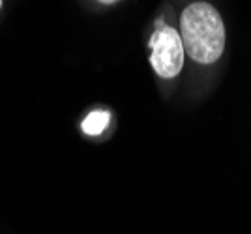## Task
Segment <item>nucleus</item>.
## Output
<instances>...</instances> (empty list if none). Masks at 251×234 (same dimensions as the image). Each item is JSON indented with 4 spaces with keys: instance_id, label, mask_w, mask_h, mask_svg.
Segmentation results:
<instances>
[{
    "instance_id": "f257e3e1",
    "label": "nucleus",
    "mask_w": 251,
    "mask_h": 234,
    "mask_svg": "<svg viewBox=\"0 0 251 234\" xmlns=\"http://www.w3.org/2000/svg\"><path fill=\"white\" fill-rule=\"evenodd\" d=\"M184 51L199 64H214L225 51V24L220 11L208 2H193L180 15Z\"/></svg>"
},
{
    "instance_id": "f03ea898",
    "label": "nucleus",
    "mask_w": 251,
    "mask_h": 234,
    "mask_svg": "<svg viewBox=\"0 0 251 234\" xmlns=\"http://www.w3.org/2000/svg\"><path fill=\"white\" fill-rule=\"evenodd\" d=\"M184 43L173 26L157 23V30L150 38V64L161 79H175L184 66Z\"/></svg>"
},
{
    "instance_id": "7ed1b4c3",
    "label": "nucleus",
    "mask_w": 251,
    "mask_h": 234,
    "mask_svg": "<svg viewBox=\"0 0 251 234\" xmlns=\"http://www.w3.org/2000/svg\"><path fill=\"white\" fill-rule=\"evenodd\" d=\"M111 115L107 111H94L83 120V131L86 135H100L109 126Z\"/></svg>"
},
{
    "instance_id": "20e7f679",
    "label": "nucleus",
    "mask_w": 251,
    "mask_h": 234,
    "mask_svg": "<svg viewBox=\"0 0 251 234\" xmlns=\"http://www.w3.org/2000/svg\"><path fill=\"white\" fill-rule=\"evenodd\" d=\"M98 2H101V4H116V2H120V0H98Z\"/></svg>"
},
{
    "instance_id": "39448f33",
    "label": "nucleus",
    "mask_w": 251,
    "mask_h": 234,
    "mask_svg": "<svg viewBox=\"0 0 251 234\" xmlns=\"http://www.w3.org/2000/svg\"><path fill=\"white\" fill-rule=\"evenodd\" d=\"M0 6H2V0H0Z\"/></svg>"
}]
</instances>
